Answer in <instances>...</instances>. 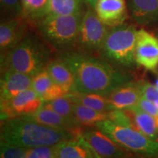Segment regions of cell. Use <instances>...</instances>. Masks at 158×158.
Instances as JSON below:
<instances>
[{
	"instance_id": "603a6c76",
	"label": "cell",
	"mask_w": 158,
	"mask_h": 158,
	"mask_svg": "<svg viewBox=\"0 0 158 158\" xmlns=\"http://www.w3.org/2000/svg\"><path fill=\"white\" fill-rule=\"evenodd\" d=\"M83 0H48L47 15H72L81 13Z\"/></svg>"
},
{
	"instance_id": "d4e9b609",
	"label": "cell",
	"mask_w": 158,
	"mask_h": 158,
	"mask_svg": "<svg viewBox=\"0 0 158 158\" xmlns=\"http://www.w3.org/2000/svg\"><path fill=\"white\" fill-rule=\"evenodd\" d=\"M44 102L60 115H62L64 118H66L67 119L72 122L78 127V124H76L74 118V102L71 100V99L67 94L64 96L60 97V98L54 99L53 100H51V101Z\"/></svg>"
},
{
	"instance_id": "1f68e13d",
	"label": "cell",
	"mask_w": 158,
	"mask_h": 158,
	"mask_svg": "<svg viewBox=\"0 0 158 158\" xmlns=\"http://www.w3.org/2000/svg\"><path fill=\"white\" fill-rule=\"evenodd\" d=\"M86 2L89 5V7L94 9V7H95L96 4L98 2V0H86Z\"/></svg>"
},
{
	"instance_id": "484cf974",
	"label": "cell",
	"mask_w": 158,
	"mask_h": 158,
	"mask_svg": "<svg viewBox=\"0 0 158 158\" xmlns=\"http://www.w3.org/2000/svg\"><path fill=\"white\" fill-rule=\"evenodd\" d=\"M0 5L2 15L7 18L6 20L23 16L21 0H0Z\"/></svg>"
},
{
	"instance_id": "3957f363",
	"label": "cell",
	"mask_w": 158,
	"mask_h": 158,
	"mask_svg": "<svg viewBox=\"0 0 158 158\" xmlns=\"http://www.w3.org/2000/svg\"><path fill=\"white\" fill-rule=\"evenodd\" d=\"M51 48L43 37L29 33L14 48L1 54V72L14 70L35 76L52 59Z\"/></svg>"
},
{
	"instance_id": "9c48e42d",
	"label": "cell",
	"mask_w": 158,
	"mask_h": 158,
	"mask_svg": "<svg viewBox=\"0 0 158 158\" xmlns=\"http://www.w3.org/2000/svg\"><path fill=\"white\" fill-rule=\"evenodd\" d=\"M100 158H127L123 148L98 127H89L80 133Z\"/></svg>"
},
{
	"instance_id": "4316f807",
	"label": "cell",
	"mask_w": 158,
	"mask_h": 158,
	"mask_svg": "<svg viewBox=\"0 0 158 158\" xmlns=\"http://www.w3.org/2000/svg\"><path fill=\"white\" fill-rule=\"evenodd\" d=\"M0 158H27V149L1 141Z\"/></svg>"
},
{
	"instance_id": "30bf717a",
	"label": "cell",
	"mask_w": 158,
	"mask_h": 158,
	"mask_svg": "<svg viewBox=\"0 0 158 158\" xmlns=\"http://www.w3.org/2000/svg\"><path fill=\"white\" fill-rule=\"evenodd\" d=\"M135 58L137 64L155 71L158 66V38L143 29L138 30Z\"/></svg>"
},
{
	"instance_id": "f546056e",
	"label": "cell",
	"mask_w": 158,
	"mask_h": 158,
	"mask_svg": "<svg viewBox=\"0 0 158 158\" xmlns=\"http://www.w3.org/2000/svg\"><path fill=\"white\" fill-rule=\"evenodd\" d=\"M141 98L155 103L158 104V89L154 85L149 82L141 83Z\"/></svg>"
},
{
	"instance_id": "e0dca14e",
	"label": "cell",
	"mask_w": 158,
	"mask_h": 158,
	"mask_svg": "<svg viewBox=\"0 0 158 158\" xmlns=\"http://www.w3.org/2000/svg\"><path fill=\"white\" fill-rule=\"evenodd\" d=\"M31 121L56 129L70 130L78 127L76 124L57 113L51 107L43 103V106L31 115L23 116Z\"/></svg>"
},
{
	"instance_id": "9a60e30c",
	"label": "cell",
	"mask_w": 158,
	"mask_h": 158,
	"mask_svg": "<svg viewBox=\"0 0 158 158\" xmlns=\"http://www.w3.org/2000/svg\"><path fill=\"white\" fill-rule=\"evenodd\" d=\"M55 149L56 158H100L81 134L60 142Z\"/></svg>"
},
{
	"instance_id": "2e32d148",
	"label": "cell",
	"mask_w": 158,
	"mask_h": 158,
	"mask_svg": "<svg viewBox=\"0 0 158 158\" xmlns=\"http://www.w3.org/2000/svg\"><path fill=\"white\" fill-rule=\"evenodd\" d=\"M31 89L44 102L51 101L67 94L66 92L53 80L46 69L33 76Z\"/></svg>"
},
{
	"instance_id": "277c9868",
	"label": "cell",
	"mask_w": 158,
	"mask_h": 158,
	"mask_svg": "<svg viewBox=\"0 0 158 158\" xmlns=\"http://www.w3.org/2000/svg\"><path fill=\"white\" fill-rule=\"evenodd\" d=\"M137 32L135 26L125 23L110 27L98 52L100 57L121 70L133 68Z\"/></svg>"
},
{
	"instance_id": "ba28073f",
	"label": "cell",
	"mask_w": 158,
	"mask_h": 158,
	"mask_svg": "<svg viewBox=\"0 0 158 158\" xmlns=\"http://www.w3.org/2000/svg\"><path fill=\"white\" fill-rule=\"evenodd\" d=\"M44 101L32 89L23 91L13 98L1 102L2 121L23 117L35 113L43 106Z\"/></svg>"
},
{
	"instance_id": "7a4b0ae2",
	"label": "cell",
	"mask_w": 158,
	"mask_h": 158,
	"mask_svg": "<svg viewBox=\"0 0 158 158\" xmlns=\"http://www.w3.org/2000/svg\"><path fill=\"white\" fill-rule=\"evenodd\" d=\"M1 141L29 149L43 146H56L75 137L70 130L56 129L16 117L2 121Z\"/></svg>"
},
{
	"instance_id": "d6a6232c",
	"label": "cell",
	"mask_w": 158,
	"mask_h": 158,
	"mask_svg": "<svg viewBox=\"0 0 158 158\" xmlns=\"http://www.w3.org/2000/svg\"><path fill=\"white\" fill-rule=\"evenodd\" d=\"M155 86H156V87L157 88V89H158V79L157 81H156V83H155Z\"/></svg>"
},
{
	"instance_id": "8fae6325",
	"label": "cell",
	"mask_w": 158,
	"mask_h": 158,
	"mask_svg": "<svg viewBox=\"0 0 158 158\" xmlns=\"http://www.w3.org/2000/svg\"><path fill=\"white\" fill-rule=\"evenodd\" d=\"M28 34V26L24 17L13 18L2 21L0 25L1 54L14 48Z\"/></svg>"
},
{
	"instance_id": "836d02e7",
	"label": "cell",
	"mask_w": 158,
	"mask_h": 158,
	"mask_svg": "<svg viewBox=\"0 0 158 158\" xmlns=\"http://www.w3.org/2000/svg\"><path fill=\"white\" fill-rule=\"evenodd\" d=\"M143 158H152V157H144Z\"/></svg>"
},
{
	"instance_id": "8992f818",
	"label": "cell",
	"mask_w": 158,
	"mask_h": 158,
	"mask_svg": "<svg viewBox=\"0 0 158 158\" xmlns=\"http://www.w3.org/2000/svg\"><path fill=\"white\" fill-rule=\"evenodd\" d=\"M95 126L124 149L145 157L158 158V141L139 130L118 125L108 119L98 122Z\"/></svg>"
},
{
	"instance_id": "7c38bea8",
	"label": "cell",
	"mask_w": 158,
	"mask_h": 158,
	"mask_svg": "<svg viewBox=\"0 0 158 158\" xmlns=\"http://www.w3.org/2000/svg\"><path fill=\"white\" fill-rule=\"evenodd\" d=\"M33 76L30 75L7 70L2 73L0 84V100L6 101L23 91L31 88Z\"/></svg>"
},
{
	"instance_id": "ffe728a7",
	"label": "cell",
	"mask_w": 158,
	"mask_h": 158,
	"mask_svg": "<svg viewBox=\"0 0 158 158\" xmlns=\"http://www.w3.org/2000/svg\"><path fill=\"white\" fill-rule=\"evenodd\" d=\"M124 110L133 119L136 130L151 139L158 141V127L152 116L142 110L138 106Z\"/></svg>"
},
{
	"instance_id": "f1b7e54d",
	"label": "cell",
	"mask_w": 158,
	"mask_h": 158,
	"mask_svg": "<svg viewBox=\"0 0 158 158\" xmlns=\"http://www.w3.org/2000/svg\"><path fill=\"white\" fill-rule=\"evenodd\" d=\"M27 158H56L55 146H43L27 149Z\"/></svg>"
},
{
	"instance_id": "cb8c5ba5",
	"label": "cell",
	"mask_w": 158,
	"mask_h": 158,
	"mask_svg": "<svg viewBox=\"0 0 158 158\" xmlns=\"http://www.w3.org/2000/svg\"><path fill=\"white\" fill-rule=\"evenodd\" d=\"M23 17L27 20L38 22L46 16L48 0H21Z\"/></svg>"
},
{
	"instance_id": "52a82bcc",
	"label": "cell",
	"mask_w": 158,
	"mask_h": 158,
	"mask_svg": "<svg viewBox=\"0 0 158 158\" xmlns=\"http://www.w3.org/2000/svg\"><path fill=\"white\" fill-rule=\"evenodd\" d=\"M110 27L102 22L95 10L89 7L84 12L77 41L78 51L92 54L99 52Z\"/></svg>"
},
{
	"instance_id": "5b68a950",
	"label": "cell",
	"mask_w": 158,
	"mask_h": 158,
	"mask_svg": "<svg viewBox=\"0 0 158 158\" xmlns=\"http://www.w3.org/2000/svg\"><path fill=\"white\" fill-rule=\"evenodd\" d=\"M84 12L72 15H47L37 23L43 40L59 53L73 51Z\"/></svg>"
},
{
	"instance_id": "4dcf8cb0",
	"label": "cell",
	"mask_w": 158,
	"mask_h": 158,
	"mask_svg": "<svg viewBox=\"0 0 158 158\" xmlns=\"http://www.w3.org/2000/svg\"><path fill=\"white\" fill-rule=\"evenodd\" d=\"M137 106L139 107L142 110L145 111L146 113L149 114L152 117L155 118L156 123L158 127V108L155 103L146 100L143 98L140 99L139 102Z\"/></svg>"
},
{
	"instance_id": "83f0119b",
	"label": "cell",
	"mask_w": 158,
	"mask_h": 158,
	"mask_svg": "<svg viewBox=\"0 0 158 158\" xmlns=\"http://www.w3.org/2000/svg\"><path fill=\"white\" fill-rule=\"evenodd\" d=\"M108 120L118 125L135 128L133 119L124 110L114 109L108 112Z\"/></svg>"
},
{
	"instance_id": "6da1fadb",
	"label": "cell",
	"mask_w": 158,
	"mask_h": 158,
	"mask_svg": "<svg viewBox=\"0 0 158 158\" xmlns=\"http://www.w3.org/2000/svg\"><path fill=\"white\" fill-rule=\"evenodd\" d=\"M73 74L76 92L108 96L118 86L132 81L130 75L102 58L78 51L59 53Z\"/></svg>"
},
{
	"instance_id": "5bb4252c",
	"label": "cell",
	"mask_w": 158,
	"mask_h": 158,
	"mask_svg": "<svg viewBox=\"0 0 158 158\" xmlns=\"http://www.w3.org/2000/svg\"><path fill=\"white\" fill-rule=\"evenodd\" d=\"M94 10L100 19L110 28L124 23L127 17L125 0H98Z\"/></svg>"
},
{
	"instance_id": "4fadbf2b",
	"label": "cell",
	"mask_w": 158,
	"mask_h": 158,
	"mask_svg": "<svg viewBox=\"0 0 158 158\" xmlns=\"http://www.w3.org/2000/svg\"><path fill=\"white\" fill-rule=\"evenodd\" d=\"M141 81H130L115 89L107 96L112 110H125L137 106L141 98Z\"/></svg>"
},
{
	"instance_id": "ac0fdd59",
	"label": "cell",
	"mask_w": 158,
	"mask_h": 158,
	"mask_svg": "<svg viewBox=\"0 0 158 158\" xmlns=\"http://www.w3.org/2000/svg\"><path fill=\"white\" fill-rule=\"evenodd\" d=\"M132 19L140 24H147L158 19V0H127Z\"/></svg>"
},
{
	"instance_id": "d6986e66",
	"label": "cell",
	"mask_w": 158,
	"mask_h": 158,
	"mask_svg": "<svg viewBox=\"0 0 158 158\" xmlns=\"http://www.w3.org/2000/svg\"><path fill=\"white\" fill-rule=\"evenodd\" d=\"M45 69L53 80L66 92L67 94L76 92L74 76L64 61L59 57L51 59Z\"/></svg>"
},
{
	"instance_id": "44dd1931",
	"label": "cell",
	"mask_w": 158,
	"mask_h": 158,
	"mask_svg": "<svg viewBox=\"0 0 158 158\" xmlns=\"http://www.w3.org/2000/svg\"><path fill=\"white\" fill-rule=\"evenodd\" d=\"M67 95L74 103L86 106L99 111L108 112L112 110L108 102V97L106 95L94 93H82L78 92L68 94Z\"/></svg>"
},
{
	"instance_id": "7402d4cb",
	"label": "cell",
	"mask_w": 158,
	"mask_h": 158,
	"mask_svg": "<svg viewBox=\"0 0 158 158\" xmlns=\"http://www.w3.org/2000/svg\"><path fill=\"white\" fill-rule=\"evenodd\" d=\"M74 118L78 127L95 125L98 122L108 119V112H102L86 106L74 103Z\"/></svg>"
}]
</instances>
